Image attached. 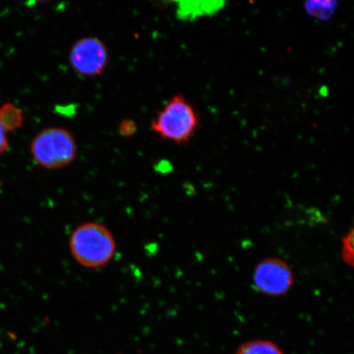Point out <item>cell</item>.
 Segmentation results:
<instances>
[{
	"label": "cell",
	"instance_id": "obj_11",
	"mask_svg": "<svg viewBox=\"0 0 354 354\" xmlns=\"http://www.w3.org/2000/svg\"><path fill=\"white\" fill-rule=\"evenodd\" d=\"M8 148H10V143L7 138L6 131L0 125V154L6 153Z\"/></svg>",
	"mask_w": 354,
	"mask_h": 354
},
{
	"label": "cell",
	"instance_id": "obj_10",
	"mask_svg": "<svg viewBox=\"0 0 354 354\" xmlns=\"http://www.w3.org/2000/svg\"><path fill=\"white\" fill-rule=\"evenodd\" d=\"M137 130H138V127L131 119H123L118 125L119 134L123 137H127V138L134 136Z\"/></svg>",
	"mask_w": 354,
	"mask_h": 354
},
{
	"label": "cell",
	"instance_id": "obj_5",
	"mask_svg": "<svg viewBox=\"0 0 354 354\" xmlns=\"http://www.w3.org/2000/svg\"><path fill=\"white\" fill-rule=\"evenodd\" d=\"M69 59L72 68L85 77L103 73L109 61V51L99 38L84 37L73 44Z\"/></svg>",
	"mask_w": 354,
	"mask_h": 354
},
{
	"label": "cell",
	"instance_id": "obj_3",
	"mask_svg": "<svg viewBox=\"0 0 354 354\" xmlns=\"http://www.w3.org/2000/svg\"><path fill=\"white\" fill-rule=\"evenodd\" d=\"M34 160L46 169L68 167L77 157L76 140L63 127H50L39 131L30 145Z\"/></svg>",
	"mask_w": 354,
	"mask_h": 354
},
{
	"label": "cell",
	"instance_id": "obj_9",
	"mask_svg": "<svg viewBox=\"0 0 354 354\" xmlns=\"http://www.w3.org/2000/svg\"><path fill=\"white\" fill-rule=\"evenodd\" d=\"M353 229L351 228L344 234L342 240V251L340 257L343 263L353 268L354 263V250H353Z\"/></svg>",
	"mask_w": 354,
	"mask_h": 354
},
{
	"label": "cell",
	"instance_id": "obj_7",
	"mask_svg": "<svg viewBox=\"0 0 354 354\" xmlns=\"http://www.w3.org/2000/svg\"><path fill=\"white\" fill-rule=\"evenodd\" d=\"M234 354H286L280 345L266 339L248 340L239 346Z\"/></svg>",
	"mask_w": 354,
	"mask_h": 354
},
{
	"label": "cell",
	"instance_id": "obj_6",
	"mask_svg": "<svg viewBox=\"0 0 354 354\" xmlns=\"http://www.w3.org/2000/svg\"><path fill=\"white\" fill-rule=\"evenodd\" d=\"M223 2H180L177 15L181 19L188 20L218 11Z\"/></svg>",
	"mask_w": 354,
	"mask_h": 354
},
{
	"label": "cell",
	"instance_id": "obj_8",
	"mask_svg": "<svg viewBox=\"0 0 354 354\" xmlns=\"http://www.w3.org/2000/svg\"><path fill=\"white\" fill-rule=\"evenodd\" d=\"M24 115L22 111L11 103H6L0 107V125L6 131H13L24 125Z\"/></svg>",
	"mask_w": 354,
	"mask_h": 354
},
{
	"label": "cell",
	"instance_id": "obj_2",
	"mask_svg": "<svg viewBox=\"0 0 354 354\" xmlns=\"http://www.w3.org/2000/svg\"><path fill=\"white\" fill-rule=\"evenodd\" d=\"M201 127L196 110L183 95L177 94L158 111L151 122V129L162 139L178 145L189 142Z\"/></svg>",
	"mask_w": 354,
	"mask_h": 354
},
{
	"label": "cell",
	"instance_id": "obj_4",
	"mask_svg": "<svg viewBox=\"0 0 354 354\" xmlns=\"http://www.w3.org/2000/svg\"><path fill=\"white\" fill-rule=\"evenodd\" d=\"M252 281L258 293L278 298L289 294L293 289L295 274L286 261L270 257L255 266Z\"/></svg>",
	"mask_w": 354,
	"mask_h": 354
},
{
	"label": "cell",
	"instance_id": "obj_1",
	"mask_svg": "<svg viewBox=\"0 0 354 354\" xmlns=\"http://www.w3.org/2000/svg\"><path fill=\"white\" fill-rule=\"evenodd\" d=\"M69 248L75 260L82 267L97 269L113 259L117 245L113 234L104 225L83 223L70 237Z\"/></svg>",
	"mask_w": 354,
	"mask_h": 354
}]
</instances>
